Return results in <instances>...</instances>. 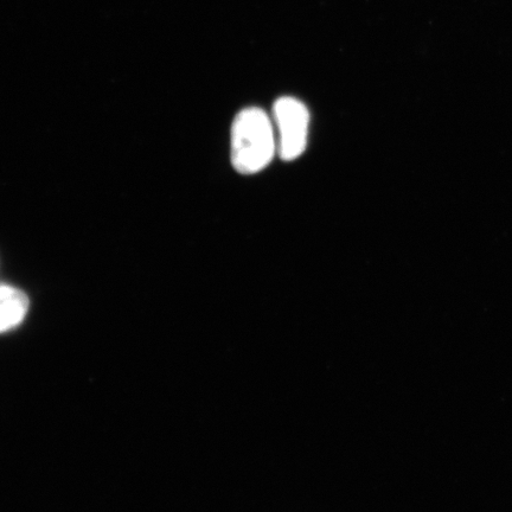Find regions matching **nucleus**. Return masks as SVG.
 Listing matches in <instances>:
<instances>
[{
  "instance_id": "f257e3e1",
  "label": "nucleus",
  "mask_w": 512,
  "mask_h": 512,
  "mask_svg": "<svg viewBox=\"0 0 512 512\" xmlns=\"http://www.w3.org/2000/svg\"><path fill=\"white\" fill-rule=\"evenodd\" d=\"M230 142L232 164L243 175L258 174L278 153L272 120L258 107L246 108L236 115Z\"/></svg>"
},
{
  "instance_id": "7ed1b4c3",
  "label": "nucleus",
  "mask_w": 512,
  "mask_h": 512,
  "mask_svg": "<svg viewBox=\"0 0 512 512\" xmlns=\"http://www.w3.org/2000/svg\"><path fill=\"white\" fill-rule=\"evenodd\" d=\"M28 293L10 284H0V337L16 331L29 317Z\"/></svg>"
},
{
  "instance_id": "f03ea898",
  "label": "nucleus",
  "mask_w": 512,
  "mask_h": 512,
  "mask_svg": "<svg viewBox=\"0 0 512 512\" xmlns=\"http://www.w3.org/2000/svg\"><path fill=\"white\" fill-rule=\"evenodd\" d=\"M273 114L278 131V155L285 162L296 160L306 150L310 112L302 101L283 96L275 101Z\"/></svg>"
}]
</instances>
